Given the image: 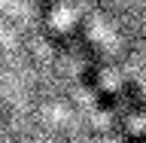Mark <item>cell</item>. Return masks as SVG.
I'll return each instance as SVG.
<instances>
[{
  "label": "cell",
  "instance_id": "obj_1",
  "mask_svg": "<svg viewBox=\"0 0 146 143\" xmlns=\"http://www.w3.org/2000/svg\"><path fill=\"white\" fill-rule=\"evenodd\" d=\"M36 31L49 52L67 67L119 143H146V85L88 18L61 0L34 3Z\"/></svg>",
  "mask_w": 146,
  "mask_h": 143
}]
</instances>
